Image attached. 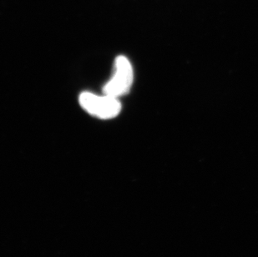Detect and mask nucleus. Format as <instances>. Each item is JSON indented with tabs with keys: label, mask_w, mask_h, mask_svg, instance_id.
<instances>
[{
	"label": "nucleus",
	"mask_w": 258,
	"mask_h": 257,
	"mask_svg": "<svg viewBox=\"0 0 258 257\" xmlns=\"http://www.w3.org/2000/svg\"><path fill=\"white\" fill-rule=\"evenodd\" d=\"M133 83V68L129 59L124 56L115 58V70L112 77L103 88L105 95L119 99L129 93Z\"/></svg>",
	"instance_id": "nucleus-2"
},
{
	"label": "nucleus",
	"mask_w": 258,
	"mask_h": 257,
	"mask_svg": "<svg viewBox=\"0 0 258 257\" xmlns=\"http://www.w3.org/2000/svg\"><path fill=\"white\" fill-rule=\"evenodd\" d=\"M79 101L86 112L99 119H113L121 110L119 99L105 94L97 95L90 92L81 93Z\"/></svg>",
	"instance_id": "nucleus-1"
}]
</instances>
